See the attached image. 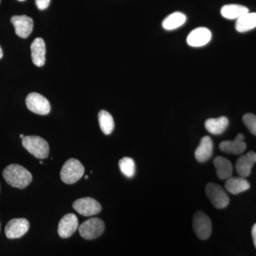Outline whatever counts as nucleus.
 <instances>
[{"mask_svg": "<svg viewBox=\"0 0 256 256\" xmlns=\"http://www.w3.org/2000/svg\"><path fill=\"white\" fill-rule=\"evenodd\" d=\"M73 207L78 214L84 216H90L100 213L101 206L94 198L90 197L78 198L74 202Z\"/></svg>", "mask_w": 256, "mask_h": 256, "instance_id": "6e6552de", "label": "nucleus"}, {"mask_svg": "<svg viewBox=\"0 0 256 256\" xmlns=\"http://www.w3.org/2000/svg\"><path fill=\"white\" fill-rule=\"evenodd\" d=\"M18 1L23 2V1H25V0H18Z\"/></svg>", "mask_w": 256, "mask_h": 256, "instance_id": "7c9ffc66", "label": "nucleus"}, {"mask_svg": "<svg viewBox=\"0 0 256 256\" xmlns=\"http://www.w3.org/2000/svg\"><path fill=\"white\" fill-rule=\"evenodd\" d=\"M244 134H238L234 140H226L220 142V150L228 154H240L246 149V144L244 142Z\"/></svg>", "mask_w": 256, "mask_h": 256, "instance_id": "4468645a", "label": "nucleus"}, {"mask_svg": "<svg viewBox=\"0 0 256 256\" xmlns=\"http://www.w3.org/2000/svg\"><path fill=\"white\" fill-rule=\"evenodd\" d=\"M193 228L195 234L201 240H206L212 234V225L210 217L198 210L193 218Z\"/></svg>", "mask_w": 256, "mask_h": 256, "instance_id": "39448f33", "label": "nucleus"}, {"mask_svg": "<svg viewBox=\"0 0 256 256\" xmlns=\"http://www.w3.org/2000/svg\"><path fill=\"white\" fill-rule=\"evenodd\" d=\"M78 228V220L76 216L68 214L60 220L58 226V234L62 238L72 236Z\"/></svg>", "mask_w": 256, "mask_h": 256, "instance_id": "9b49d317", "label": "nucleus"}, {"mask_svg": "<svg viewBox=\"0 0 256 256\" xmlns=\"http://www.w3.org/2000/svg\"><path fill=\"white\" fill-rule=\"evenodd\" d=\"M0 2H1V0H0Z\"/></svg>", "mask_w": 256, "mask_h": 256, "instance_id": "473e14b6", "label": "nucleus"}, {"mask_svg": "<svg viewBox=\"0 0 256 256\" xmlns=\"http://www.w3.org/2000/svg\"><path fill=\"white\" fill-rule=\"evenodd\" d=\"M252 240H254V246H255L256 248V224H254V226L252 228Z\"/></svg>", "mask_w": 256, "mask_h": 256, "instance_id": "bb28decb", "label": "nucleus"}, {"mask_svg": "<svg viewBox=\"0 0 256 256\" xmlns=\"http://www.w3.org/2000/svg\"><path fill=\"white\" fill-rule=\"evenodd\" d=\"M3 176L10 186L18 188H26L32 181L31 173L20 164L6 166L3 171Z\"/></svg>", "mask_w": 256, "mask_h": 256, "instance_id": "f257e3e1", "label": "nucleus"}, {"mask_svg": "<svg viewBox=\"0 0 256 256\" xmlns=\"http://www.w3.org/2000/svg\"><path fill=\"white\" fill-rule=\"evenodd\" d=\"M98 122L102 132L110 134L114 131V118L108 111L102 110L98 114Z\"/></svg>", "mask_w": 256, "mask_h": 256, "instance_id": "5701e85b", "label": "nucleus"}, {"mask_svg": "<svg viewBox=\"0 0 256 256\" xmlns=\"http://www.w3.org/2000/svg\"><path fill=\"white\" fill-rule=\"evenodd\" d=\"M256 162V153L250 151L240 156L236 164V170L239 176L247 178L252 173V170Z\"/></svg>", "mask_w": 256, "mask_h": 256, "instance_id": "ddd939ff", "label": "nucleus"}, {"mask_svg": "<svg viewBox=\"0 0 256 256\" xmlns=\"http://www.w3.org/2000/svg\"><path fill=\"white\" fill-rule=\"evenodd\" d=\"M242 121L248 129L254 136H256V116L252 114H247L242 117Z\"/></svg>", "mask_w": 256, "mask_h": 256, "instance_id": "393cba45", "label": "nucleus"}, {"mask_svg": "<svg viewBox=\"0 0 256 256\" xmlns=\"http://www.w3.org/2000/svg\"><path fill=\"white\" fill-rule=\"evenodd\" d=\"M84 165L78 160L69 159L66 162L60 171V178L64 183L72 184L77 182L84 174Z\"/></svg>", "mask_w": 256, "mask_h": 256, "instance_id": "7ed1b4c3", "label": "nucleus"}, {"mask_svg": "<svg viewBox=\"0 0 256 256\" xmlns=\"http://www.w3.org/2000/svg\"><path fill=\"white\" fill-rule=\"evenodd\" d=\"M186 18L183 13L174 12L170 14L168 18H165L162 22V26L166 30H176L182 26L186 22Z\"/></svg>", "mask_w": 256, "mask_h": 256, "instance_id": "4be33fe9", "label": "nucleus"}, {"mask_svg": "<svg viewBox=\"0 0 256 256\" xmlns=\"http://www.w3.org/2000/svg\"><path fill=\"white\" fill-rule=\"evenodd\" d=\"M212 38V32L206 28H198L190 32L186 42L190 46L201 47L205 46Z\"/></svg>", "mask_w": 256, "mask_h": 256, "instance_id": "f8f14e48", "label": "nucleus"}, {"mask_svg": "<svg viewBox=\"0 0 256 256\" xmlns=\"http://www.w3.org/2000/svg\"><path fill=\"white\" fill-rule=\"evenodd\" d=\"M50 0H36V4L38 10H46L50 4Z\"/></svg>", "mask_w": 256, "mask_h": 256, "instance_id": "a878e982", "label": "nucleus"}, {"mask_svg": "<svg viewBox=\"0 0 256 256\" xmlns=\"http://www.w3.org/2000/svg\"><path fill=\"white\" fill-rule=\"evenodd\" d=\"M119 168L121 172L128 178H132L136 174V164L130 158H124L120 160Z\"/></svg>", "mask_w": 256, "mask_h": 256, "instance_id": "b1692460", "label": "nucleus"}, {"mask_svg": "<svg viewBox=\"0 0 256 256\" xmlns=\"http://www.w3.org/2000/svg\"><path fill=\"white\" fill-rule=\"evenodd\" d=\"M249 12L246 6L240 4L224 5L220 10V14L228 20H238L242 15Z\"/></svg>", "mask_w": 256, "mask_h": 256, "instance_id": "aec40b11", "label": "nucleus"}, {"mask_svg": "<svg viewBox=\"0 0 256 256\" xmlns=\"http://www.w3.org/2000/svg\"><path fill=\"white\" fill-rule=\"evenodd\" d=\"M88 175H86V180H88Z\"/></svg>", "mask_w": 256, "mask_h": 256, "instance_id": "c756f323", "label": "nucleus"}, {"mask_svg": "<svg viewBox=\"0 0 256 256\" xmlns=\"http://www.w3.org/2000/svg\"><path fill=\"white\" fill-rule=\"evenodd\" d=\"M31 50L34 64L38 67L43 66L46 62V45L43 38H35L32 42Z\"/></svg>", "mask_w": 256, "mask_h": 256, "instance_id": "2eb2a0df", "label": "nucleus"}, {"mask_svg": "<svg viewBox=\"0 0 256 256\" xmlns=\"http://www.w3.org/2000/svg\"><path fill=\"white\" fill-rule=\"evenodd\" d=\"M206 194L214 206L218 210L226 208L229 204V197L220 185L208 183L206 186Z\"/></svg>", "mask_w": 256, "mask_h": 256, "instance_id": "423d86ee", "label": "nucleus"}, {"mask_svg": "<svg viewBox=\"0 0 256 256\" xmlns=\"http://www.w3.org/2000/svg\"><path fill=\"white\" fill-rule=\"evenodd\" d=\"M40 164H43V162H42V161L40 162Z\"/></svg>", "mask_w": 256, "mask_h": 256, "instance_id": "2f4dec72", "label": "nucleus"}, {"mask_svg": "<svg viewBox=\"0 0 256 256\" xmlns=\"http://www.w3.org/2000/svg\"><path fill=\"white\" fill-rule=\"evenodd\" d=\"M30 228V222L26 218H14L10 220L5 227V234L10 239L23 236Z\"/></svg>", "mask_w": 256, "mask_h": 256, "instance_id": "1a4fd4ad", "label": "nucleus"}, {"mask_svg": "<svg viewBox=\"0 0 256 256\" xmlns=\"http://www.w3.org/2000/svg\"><path fill=\"white\" fill-rule=\"evenodd\" d=\"M105 224L100 218H90L79 226V233L82 238L92 240L100 236L104 233Z\"/></svg>", "mask_w": 256, "mask_h": 256, "instance_id": "20e7f679", "label": "nucleus"}, {"mask_svg": "<svg viewBox=\"0 0 256 256\" xmlns=\"http://www.w3.org/2000/svg\"><path fill=\"white\" fill-rule=\"evenodd\" d=\"M20 138H22V139H24V138L25 137L24 136L23 134H20Z\"/></svg>", "mask_w": 256, "mask_h": 256, "instance_id": "c85d7f7f", "label": "nucleus"}, {"mask_svg": "<svg viewBox=\"0 0 256 256\" xmlns=\"http://www.w3.org/2000/svg\"><path fill=\"white\" fill-rule=\"evenodd\" d=\"M11 22L14 25L15 32L18 36L26 38L31 34L34 28V22L32 18L26 15L14 16L11 18Z\"/></svg>", "mask_w": 256, "mask_h": 256, "instance_id": "9d476101", "label": "nucleus"}, {"mask_svg": "<svg viewBox=\"0 0 256 256\" xmlns=\"http://www.w3.org/2000/svg\"><path fill=\"white\" fill-rule=\"evenodd\" d=\"M227 191L232 194H238L250 188V184L244 178H230L225 184Z\"/></svg>", "mask_w": 256, "mask_h": 256, "instance_id": "a211bd4d", "label": "nucleus"}, {"mask_svg": "<svg viewBox=\"0 0 256 256\" xmlns=\"http://www.w3.org/2000/svg\"><path fill=\"white\" fill-rule=\"evenodd\" d=\"M228 120L225 116L210 118L205 122V128L208 132L213 134H220L226 130L228 126Z\"/></svg>", "mask_w": 256, "mask_h": 256, "instance_id": "6ab92c4d", "label": "nucleus"}, {"mask_svg": "<svg viewBox=\"0 0 256 256\" xmlns=\"http://www.w3.org/2000/svg\"><path fill=\"white\" fill-rule=\"evenodd\" d=\"M3 56V52L2 50L1 46H0V58H2Z\"/></svg>", "mask_w": 256, "mask_h": 256, "instance_id": "cd10ccee", "label": "nucleus"}, {"mask_svg": "<svg viewBox=\"0 0 256 256\" xmlns=\"http://www.w3.org/2000/svg\"><path fill=\"white\" fill-rule=\"evenodd\" d=\"M214 164L216 170V174L220 180H228L232 178L233 166L232 163L224 156H218L214 160Z\"/></svg>", "mask_w": 256, "mask_h": 256, "instance_id": "f3484780", "label": "nucleus"}, {"mask_svg": "<svg viewBox=\"0 0 256 256\" xmlns=\"http://www.w3.org/2000/svg\"><path fill=\"white\" fill-rule=\"evenodd\" d=\"M26 105L28 110L34 114L45 116L50 114V102L44 96L37 92H31L26 98Z\"/></svg>", "mask_w": 256, "mask_h": 256, "instance_id": "0eeeda50", "label": "nucleus"}, {"mask_svg": "<svg viewBox=\"0 0 256 256\" xmlns=\"http://www.w3.org/2000/svg\"><path fill=\"white\" fill-rule=\"evenodd\" d=\"M24 148L38 159H46L50 154L48 142L38 136H26L22 139Z\"/></svg>", "mask_w": 256, "mask_h": 256, "instance_id": "f03ea898", "label": "nucleus"}, {"mask_svg": "<svg viewBox=\"0 0 256 256\" xmlns=\"http://www.w3.org/2000/svg\"><path fill=\"white\" fill-rule=\"evenodd\" d=\"M214 144L212 140L208 136L202 138L200 146L195 151V158L200 162L208 161L213 154Z\"/></svg>", "mask_w": 256, "mask_h": 256, "instance_id": "dca6fc26", "label": "nucleus"}, {"mask_svg": "<svg viewBox=\"0 0 256 256\" xmlns=\"http://www.w3.org/2000/svg\"><path fill=\"white\" fill-rule=\"evenodd\" d=\"M256 28V13H247L238 18L236 23L237 32H246Z\"/></svg>", "mask_w": 256, "mask_h": 256, "instance_id": "412c9836", "label": "nucleus"}]
</instances>
